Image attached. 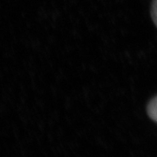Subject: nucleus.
Wrapping results in <instances>:
<instances>
[{"label": "nucleus", "instance_id": "1", "mask_svg": "<svg viewBox=\"0 0 157 157\" xmlns=\"http://www.w3.org/2000/svg\"><path fill=\"white\" fill-rule=\"evenodd\" d=\"M147 110L151 119L157 122V96L150 101L147 105Z\"/></svg>", "mask_w": 157, "mask_h": 157}, {"label": "nucleus", "instance_id": "2", "mask_svg": "<svg viewBox=\"0 0 157 157\" xmlns=\"http://www.w3.org/2000/svg\"><path fill=\"white\" fill-rule=\"evenodd\" d=\"M151 17L155 25L157 26V0H154L151 7Z\"/></svg>", "mask_w": 157, "mask_h": 157}]
</instances>
